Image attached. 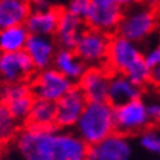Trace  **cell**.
I'll return each mask as SVG.
<instances>
[{
  "instance_id": "6da1fadb",
  "label": "cell",
  "mask_w": 160,
  "mask_h": 160,
  "mask_svg": "<svg viewBox=\"0 0 160 160\" xmlns=\"http://www.w3.org/2000/svg\"><path fill=\"white\" fill-rule=\"evenodd\" d=\"M75 132L88 146L110 137L116 132L115 107L109 102H87L75 125Z\"/></svg>"
},
{
  "instance_id": "7a4b0ae2",
  "label": "cell",
  "mask_w": 160,
  "mask_h": 160,
  "mask_svg": "<svg viewBox=\"0 0 160 160\" xmlns=\"http://www.w3.org/2000/svg\"><path fill=\"white\" fill-rule=\"evenodd\" d=\"M159 27V12L156 8L147 6L146 3L125 9L122 21L116 29V34L141 43L150 37Z\"/></svg>"
},
{
  "instance_id": "3957f363",
  "label": "cell",
  "mask_w": 160,
  "mask_h": 160,
  "mask_svg": "<svg viewBox=\"0 0 160 160\" xmlns=\"http://www.w3.org/2000/svg\"><path fill=\"white\" fill-rule=\"evenodd\" d=\"M58 128L28 125L16 137V148L24 160H52Z\"/></svg>"
},
{
  "instance_id": "277c9868",
  "label": "cell",
  "mask_w": 160,
  "mask_h": 160,
  "mask_svg": "<svg viewBox=\"0 0 160 160\" xmlns=\"http://www.w3.org/2000/svg\"><path fill=\"white\" fill-rule=\"evenodd\" d=\"M110 38V34L85 27L73 50L78 54V58L87 65V68L106 66Z\"/></svg>"
},
{
  "instance_id": "5b68a950",
  "label": "cell",
  "mask_w": 160,
  "mask_h": 160,
  "mask_svg": "<svg viewBox=\"0 0 160 160\" xmlns=\"http://www.w3.org/2000/svg\"><path fill=\"white\" fill-rule=\"evenodd\" d=\"M31 90L35 98L56 103L75 87V82L60 73L53 66L38 71L31 79Z\"/></svg>"
},
{
  "instance_id": "8992f818",
  "label": "cell",
  "mask_w": 160,
  "mask_h": 160,
  "mask_svg": "<svg viewBox=\"0 0 160 160\" xmlns=\"http://www.w3.org/2000/svg\"><path fill=\"white\" fill-rule=\"evenodd\" d=\"M115 125L116 132L126 137L147 129L151 125V119L146 100L140 97L115 107Z\"/></svg>"
},
{
  "instance_id": "52a82bcc",
  "label": "cell",
  "mask_w": 160,
  "mask_h": 160,
  "mask_svg": "<svg viewBox=\"0 0 160 160\" xmlns=\"http://www.w3.org/2000/svg\"><path fill=\"white\" fill-rule=\"evenodd\" d=\"M123 13L125 8L119 5L118 0H91L84 22L88 28L113 35L116 34Z\"/></svg>"
},
{
  "instance_id": "ba28073f",
  "label": "cell",
  "mask_w": 160,
  "mask_h": 160,
  "mask_svg": "<svg viewBox=\"0 0 160 160\" xmlns=\"http://www.w3.org/2000/svg\"><path fill=\"white\" fill-rule=\"evenodd\" d=\"M142 56L144 53L141 52L137 43L119 34H113L110 38V46H109L106 68L112 73H125Z\"/></svg>"
},
{
  "instance_id": "9c48e42d",
  "label": "cell",
  "mask_w": 160,
  "mask_h": 160,
  "mask_svg": "<svg viewBox=\"0 0 160 160\" xmlns=\"http://www.w3.org/2000/svg\"><path fill=\"white\" fill-rule=\"evenodd\" d=\"M35 75V68L25 50L0 53V81L3 84L28 82Z\"/></svg>"
},
{
  "instance_id": "30bf717a",
  "label": "cell",
  "mask_w": 160,
  "mask_h": 160,
  "mask_svg": "<svg viewBox=\"0 0 160 160\" xmlns=\"http://www.w3.org/2000/svg\"><path fill=\"white\" fill-rule=\"evenodd\" d=\"M0 100L8 106L12 116L19 123L28 119L35 97L28 82L3 84L0 88Z\"/></svg>"
},
{
  "instance_id": "8fae6325",
  "label": "cell",
  "mask_w": 160,
  "mask_h": 160,
  "mask_svg": "<svg viewBox=\"0 0 160 160\" xmlns=\"http://www.w3.org/2000/svg\"><path fill=\"white\" fill-rule=\"evenodd\" d=\"M87 98L82 91L77 87L69 90L60 100L56 102V121L54 126L58 129H71L75 128L78 119L84 112Z\"/></svg>"
},
{
  "instance_id": "7c38bea8",
  "label": "cell",
  "mask_w": 160,
  "mask_h": 160,
  "mask_svg": "<svg viewBox=\"0 0 160 160\" xmlns=\"http://www.w3.org/2000/svg\"><path fill=\"white\" fill-rule=\"evenodd\" d=\"M132 144L126 135L112 134L88 148L87 160H131Z\"/></svg>"
},
{
  "instance_id": "4fadbf2b",
  "label": "cell",
  "mask_w": 160,
  "mask_h": 160,
  "mask_svg": "<svg viewBox=\"0 0 160 160\" xmlns=\"http://www.w3.org/2000/svg\"><path fill=\"white\" fill-rule=\"evenodd\" d=\"M110 77L112 72L106 66L87 68L78 81V88L82 91L87 102H107Z\"/></svg>"
},
{
  "instance_id": "5bb4252c",
  "label": "cell",
  "mask_w": 160,
  "mask_h": 160,
  "mask_svg": "<svg viewBox=\"0 0 160 160\" xmlns=\"http://www.w3.org/2000/svg\"><path fill=\"white\" fill-rule=\"evenodd\" d=\"M88 148L90 146L77 132L58 129L52 160H87Z\"/></svg>"
},
{
  "instance_id": "9a60e30c",
  "label": "cell",
  "mask_w": 160,
  "mask_h": 160,
  "mask_svg": "<svg viewBox=\"0 0 160 160\" xmlns=\"http://www.w3.org/2000/svg\"><path fill=\"white\" fill-rule=\"evenodd\" d=\"M58 49L59 46L54 41V37L29 34L24 50L29 56L35 71H43V69L52 68Z\"/></svg>"
},
{
  "instance_id": "2e32d148",
  "label": "cell",
  "mask_w": 160,
  "mask_h": 160,
  "mask_svg": "<svg viewBox=\"0 0 160 160\" xmlns=\"http://www.w3.org/2000/svg\"><path fill=\"white\" fill-rule=\"evenodd\" d=\"M85 22L84 19L72 15L65 8H60V15H59V24L54 32V41L59 47L62 49H73L77 44L79 35L85 29Z\"/></svg>"
},
{
  "instance_id": "e0dca14e",
  "label": "cell",
  "mask_w": 160,
  "mask_h": 160,
  "mask_svg": "<svg viewBox=\"0 0 160 160\" xmlns=\"http://www.w3.org/2000/svg\"><path fill=\"white\" fill-rule=\"evenodd\" d=\"M141 96H142V87L134 84L125 73H112L107 102L113 107L121 106L123 103H128L135 98H140Z\"/></svg>"
},
{
  "instance_id": "ac0fdd59",
  "label": "cell",
  "mask_w": 160,
  "mask_h": 160,
  "mask_svg": "<svg viewBox=\"0 0 160 160\" xmlns=\"http://www.w3.org/2000/svg\"><path fill=\"white\" fill-rule=\"evenodd\" d=\"M59 15H60V8L54 6L46 10H31L24 25L29 34L53 37L59 24Z\"/></svg>"
},
{
  "instance_id": "d6986e66",
  "label": "cell",
  "mask_w": 160,
  "mask_h": 160,
  "mask_svg": "<svg viewBox=\"0 0 160 160\" xmlns=\"http://www.w3.org/2000/svg\"><path fill=\"white\" fill-rule=\"evenodd\" d=\"M52 66L73 82H78L84 75V72L87 71V65L78 58L75 50L62 49V47H59L58 52H56Z\"/></svg>"
},
{
  "instance_id": "ffe728a7",
  "label": "cell",
  "mask_w": 160,
  "mask_h": 160,
  "mask_svg": "<svg viewBox=\"0 0 160 160\" xmlns=\"http://www.w3.org/2000/svg\"><path fill=\"white\" fill-rule=\"evenodd\" d=\"M29 13L28 0H0V28L24 25Z\"/></svg>"
},
{
  "instance_id": "44dd1931",
  "label": "cell",
  "mask_w": 160,
  "mask_h": 160,
  "mask_svg": "<svg viewBox=\"0 0 160 160\" xmlns=\"http://www.w3.org/2000/svg\"><path fill=\"white\" fill-rule=\"evenodd\" d=\"M29 37L25 25H15L8 28H0V53H13L25 49Z\"/></svg>"
},
{
  "instance_id": "7402d4cb",
  "label": "cell",
  "mask_w": 160,
  "mask_h": 160,
  "mask_svg": "<svg viewBox=\"0 0 160 160\" xmlns=\"http://www.w3.org/2000/svg\"><path fill=\"white\" fill-rule=\"evenodd\" d=\"M56 103L35 98L28 115V125L40 126V128H56Z\"/></svg>"
},
{
  "instance_id": "603a6c76",
  "label": "cell",
  "mask_w": 160,
  "mask_h": 160,
  "mask_svg": "<svg viewBox=\"0 0 160 160\" xmlns=\"http://www.w3.org/2000/svg\"><path fill=\"white\" fill-rule=\"evenodd\" d=\"M18 121L12 116L8 106L0 100V146L9 142L16 134Z\"/></svg>"
},
{
  "instance_id": "cb8c5ba5",
  "label": "cell",
  "mask_w": 160,
  "mask_h": 160,
  "mask_svg": "<svg viewBox=\"0 0 160 160\" xmlns=\"http://www.w3.org/2000/svg\"><path fill=\"white\" fill-rule=\"evenodd\" d=\"M150 72H151V68L147 65L146 59L142 56L138 62H135L131 68L126 71L125 75L134 84L140 85V87H144V85H147V84L150 82Z\"/></svg>"
},
{
  "instance_id": "d4e9b609",
  "label": "cell",
  "mask_w": 160,
  "mask_h": 160,
  "mask_svg": "<svg viewBox=\"0 0 160 160\" xmlns=\"http://www.w3.org/2000/svg\"><path fill=\"white\" fill-rule=\"evenodd\" d=\"M140 146L142 150L151 154L160 156V131L154 128H147L140 132Z\"/></svg>"
},
{
  "instance_id": "484cf974",
  "label": "cell",
  "mask_w": 160,
  "mask_h": 160,
  "mask_svg": "<svg viewBox=\"0 0 160 160\" xmlns=\"http://www.w3.org/2000/svg\"><path fill=\"white\" fill-rule=\"evenodd\" d=\"M90 5H91V0H69L68 6L65 8L66 10H69L72 15L85 19L88 10H90Z\"/></svg>"
},
{
  "instance_id": "4316f807",
  "label": "cell",
  "mask_w": 160,
  "mask_h": 160,
  "mask_svg": "<svg viewBox=\"0 0 160 160\" xmlns=\"http://www.w3.org/2000/svg\"><path fill=\"white\" fill-rule=\"evenodd\" d=\"M147 103V110L150 115L151 123H159L160 122V96L159 97H153Z\"/></svg>"
},
{
  "instance_id": "83f0119b",
  "label": "cell",
  "mask_w": 160,
  "mask_h": 160,
  "mask_svg": "<svg viewBox=\"0 0 160 160\" xmlns=\"http://www.w3.org/2000/svg\"><path fill=\"white\" fill-rule=\"evenodd\" d=\"M144 59H146L147 65L150 68H156L160 66V43L154 47H151L147 53H144Z\"/></svg>"
},
{
  "instance_id": "f1b7e54d",
  "label": "cell",
  "mask_w": 160,
  "mask_h": 160,
  "mask_svg": "<svg viewBox=\"0 0 160 160\" xmlns=\"http://www.w3.org/2000/svg\"><path fill=\"white\" fill-rule=\"evenodd\" d=\"M31 10H46L52 8L49 0H28Z\"/></svg>"
},
{
  "instance_id": "f546056e",
  "label": "cell",
  "mask_w": 160,
  "mask_h": 160,
  "mask_svg": "<svg viewBox=\"0 0 160 160\" xmlns=\"http://www.w3.org/2000/svg\"><path fill=\"white\" fill-rule=\"evenodd\" d=\"M151 85H154L156 88H160V66H156V68H151L150 72V82Z\"/></svg>"
},
{
  "instance_id": "4dcf8cb0",
  "label": "cell",
  "mask_w": 160,
  "mask_h": 160,
  "mask_svg": "<svg viewBox=\"0 0 160 160\" xmlns=\"http://www.w3.org/2000/svg\"><path fill=\"white\" fill-rule=\"evenodd\" d=\"M146 0H118V3L121 6H123L125 9L128 8H132V6H137V5H142Z\"/></svg>"
},
{
  "instance_id": "1f68e13d",
  "label": "cell",
  "mask_w": 160,
  "mask_h": 160,
  "mask_svg": "<svg viewBox=\"0 0 160 160\" xmlns=\"http://www.w3.org/2000/svg\"><path fill=\"white\" fill-rule=\"evenodd\" d=\"M144 3H146L147 6H151V8H156V9H157L160 6V0H146Z\"/></svg>"
},
{
  "instance_id": "d6a6232c",
  "label": "cell",
  "mask_w": 160,
  "mask_h": 160,
  "mask_svg": "<svg viewBox=\"0 0 160 160\" xmlns=\"http://www.w3.org/2000/svg\"><path fill=\"white\" fill-rule=\"evenodd\" d=\"M157 12H159V16H160V6H159V8H157Z\"/></svg>"
}]
</instances>
